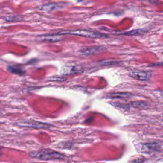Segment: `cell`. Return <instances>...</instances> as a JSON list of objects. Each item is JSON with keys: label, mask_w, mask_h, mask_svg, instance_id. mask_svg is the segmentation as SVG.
Wrapping results in <instances>:
<instances>
[{"label": "cell", "mask_w": 163, "mask_h": 163, "mask_svg": "<svg viewBox=\"0 0 163 163\" xmlns=\"http://www.w3.org/2000/svg\"><path fill=\"white\" fill-rule=\"evenodd\" d=\"M59 34H74V35L84 36L90 38H106L108 37L106 34H103L96 31H93L90 30H86V29H80V30H75V31H63L59 33Z\"/></svg>", "instance_id": "2"}, {"label": "cell", "mask_w": 163, "mask_h": 163, "mask_svg": "<svg viewBox=\"0 0 163 163\" xmlns=\"http://www.w3.org/2000/svg\"><path fill=\"white\" fill-rule=\"evenodd\" d=\"M131 76L132 78H135L138 80H148L151 77V73L148 71H138L132 72L131 74Z\"/></svg>", "instance_id": "5"}, {"label": "cell", "mask_w": 163, "mask_h": 163, "mask_svg": "<svg viewBox=\"0 0 163 163\" xmlns=\"http://www.w3.org/2000/svg\"><path fill=\"white\" fill-rule=\"evenodd\" d=\"M105 50V48L103 47H91L82 49L81 54L85 56H91L99 52H101Z\"/></svg>", "instance_id": "4"}, {"label": "cell", "mask_w": 163, "mask_h": 163, "mask_svg": "<svg viewBox=\"0 0 163 163\" xmlns=\"http://www.w3.org/2000/svg\"><path fill=\"white\" fill-rule=\"evenodd\" d=\"M161 149L160 145L156 143H149L142 145V151L145 153H152L159 150Z\"/></svg>", "instance_id": "3"}, {"label": "cell", "mask_w": 163, "mask_h": 163, "mask_svg": "<svg viewBox=\"0 0 163 163\" xmlns=\"http://www.w3.org/2000/svg\"><path fill=\"white\" fill-rule=\"evenodd\" d=\"M26 123V126H29V127H33L34 128H47L48 127H49V125H48L47 124H44V123H42L39 122H35V121H28Z\"/></svg>", "instance_id": "7"}, {"label": "cell", "mask_w": 163, "mask_h": 163, "mask_svg": "<svg viewBox=\"0 0 163 163\" xmlns=\"http://www.w3.org/2000/svg\"><path fill=\"white\" fill-rule=\"evenodd\" d=\"M131 96V94H130V93H127V92H118V93H114V94H111V95H110V98H118V99L130 98Z\"/></svg>", "instance_id": "8"}, {"label": "cell", "mask_w": 163, "mask_h": 163, "mask_svg": "<svg viewBox=\"0 0 163 163\" xmlns=\"http://www.w3.org/2000/svg\"><path fill=\"white\" fill-rule=\"evenodd\" d=\"M142 30H140V29H138V30H134L128 33H124V34H127V35H137V34H140L142 33Z\"/></svg>", "instance_id": "11"}, {"label": "cell", "mask_w": 163, "mask_h": 163, "mask_svg": "<svg viewBox=\"0 0 163 163\" xmlns=\"http://www.w3.org/2000/svg\"><path fill=\"white\" fill-rule=\"evenodd\" d=\"M59 8V4L57 3H50L45 4V5H42L38 7V9L41 11L43 12H51L54 10Z\"/></svg>", "instance_id": "6"}, {"label": "cell", "mask_w": 163, "mask_h": 163, "mask_svg": "<svg viewBox=\"0 0 163 163\" xmlns=\"http://www.w3.org/2000/svg\"><path fill=\"white\" fill-rule=\"evenodd\" d=\"M131 105L135 108H145L148 106V105L145 102L142 101H135L132 102Z\"/></svg>", "instance_id": "9"}, {"label": "cell", "mask_w": 163, "mask_h": 163, "mask_svg": "<svg viewBox=\"0 0 163 163\" xmlns=\"http://www.w3.org/2000/svg\"><path fill=\"white\" fill-rule=\"evenodd\" d=\"M32 156L34 159L43 161H56L65 159V156H63L60 153L48 149L33 152L32 154Z\"/></svg>", "instance_id": "1"}, {"label": "cell", "mask_w": 163, "mask_h": 163, "mask_svg": "<svg viewBox=\"0 0 163 163\" xmlns=\"http://www.w3.org/2000/svg\"><path fill=\"white\" fill-rule=\"evenodd\" d=\"M8 70H9L11 72L14 73L19 74V75H21V74H22V73H24L23 70H22V69H21V68H20L10 67V68H9Z\"/></svg>", "instance_id": "10"}]
</instances>
